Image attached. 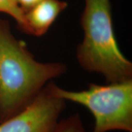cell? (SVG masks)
<instances>
[{
    "label": "cell",
    "mask_w": 132,
    "mask_h": 132,
    "mask_svg": "<svg viewBox=\"0 0 132 132\" xmlns=\"http://www.w3.org/2000/svg\"><path fill=\"white\" fill-rule=\"evenodd\" d=\"M53 93L87 108L95 120L91 132H132V79L106 85L90 84L87 90L70 91L52 82Z\"/></svg>",
    "instance_id": "3"
},
{
    "label": "cell",
    "mask_w": 132,
    "mask_h": 132,
    "mask_svg": "<svg viewBox=\"0 0 132 132\" xmlns=\"http://www.w3.org/2000/svg\"><path fill=\"white\" fill-rule=\"evenodd\" d=\"M81 24L85 37L76 58L86 71L104 76L107 83L132 79V63L122 54L114 33L109 0H85Z\"/></svg>",
    "instance_id": "2"
},
{
    "label": "cell",
    "mask_w": 132,
    "mask_h": 132,
    "mask_svg": "<svg viewBox=\"0 0 132 132\" xmlns=\"http://www.w3.org/2000/svg\"><path fill=\"white\" fill-rule=\"evenodd\" d=\"M41 1L43 0H16V2L21 10L25 13L35 5H38V3H40Z\"/></svg>",
    "instance_id": "8"
},
{
    "label": "cell",
    "mask_w": 132,
    "mask_h": 132,
    "mask_svg": "<svg viewBox=\"0 0 132 132\" xmlns=\"http://www.w3.org/2000/svg\"><path fill=\"white\" fill-rule=\"evenodd\" d=\"M61 62H39L10 23L0 18V123L30 104L51 79L64 74Z\"/></svg>",
    "instance_id": "1"
},
{
    "label": "cell",
    "mask_w": 132,
    "mask_h": 132,
    "mask_svg": "<svg viewBox=\"0 0 132 132\" xmlns=\"http://www.w3.org/2000/svg\"><path fill=\"white\" fill-rule=\"evenodd\" d=\"M0 12L13 17L19 28L24 32H27L24 13L17 5L16 0H0Z\"/></svg>",
    "instance_id": "6"
},
{
    "label": "cell",
    "mask_w": 132,
    "mask_h": 132,
    "mask_svg": "<svg viewBox=\"0 0 132 132\" xmlns=\"http://www.w3.org/2000/svg\"><path fill=\"white\" fill-rule=\"evenodd\" d=\"M65 103L47 84L25 108L0 123V132H53Z\"/></svg>",
    "instance_id": "4"
},
{
    "label": "cell",
    "mask_w": 132,
    "mask_h": 132,
    "mask_svg": "<svg viewBox=\"0 0 132 132\" xmlns=\"http://www.w3.org/2000/svg\"><path fill=\"white\" fill-rule=\"evenodd\" d=\"M53 132H86L79 114L59 121Z\"/></svg>",
    "instance_id": "7"
},
{
    "label": "cell",
    "mask_w": 132,
    "mask_h": 132,
    "mask_svg": "<svg viewBox=\"0 0 132 132\" xmlns=\"http://www.w3.org/2000/svg\"><path fill=\"white\" fill-rule=\"evenodd\" d=\"M67 7L68 3L61 0L41 1L24 13L27 33L37 37L43 35Z\"/></svg>",
    "instance_id": "5"
}]
</instances>
